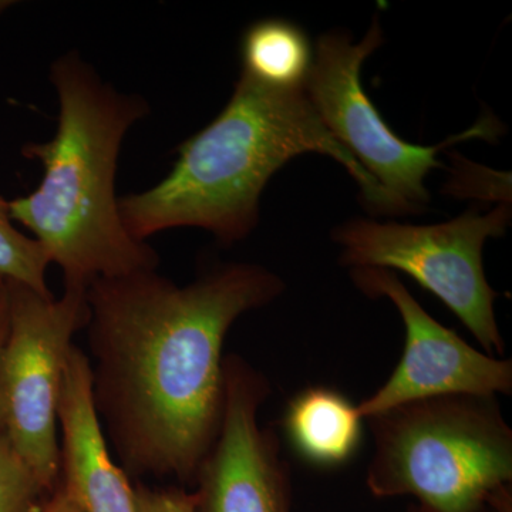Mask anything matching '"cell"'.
I'll use <instances>...</instances> for the list:
<instances>
[{
	"instance_id": "obj_1",
	"label": "cell",
	"mask_w": 512,
	"mask_h": 512,
	"mask_svg": "<svg viewBox=\"0 0 512 512\" xmlns=\"http://www.w3.org/2000/svg\"><path fill=\"white\" fill-rule=\"evenodd\" d=\"M284 291L254 264L215 266L185 286L141 271L87 288L93 406L128 478L192 490L224 419L229 329Z\"/></svg>"
},
{
	"instance_id": "obj_2",
	"label": "cell",
	"mask_w": 512,
	"mask_h": 512,
	"mask_svg": "<svg viewBox=\"0 0 512 512\" xmlns=\"http://www.w3.org/2000/svg\"><path fill=\"white\" fill-rule=\"evenodd\" d=\"M306 153L338 161L370 210L393 215L380 185L320 121L305 87L268 89L241 74L224 110L178 147L171 173L119 198L121 222L141 242L168 229L201 228L229 247L258 225L259 201L272 175Z\"/></svg>"
},
{
	"instance_id": "obj_3",
	"label": "cell",
	"mask_w": 512,
	"mask_h": 512,
	"mask_svg": "<svg viewBox=\"0 0 512 512\" xmlns=\"http://www.w3.org/2000/svg\"><path fill=\"white\" fill-rule=\"evenodd\" d=\"M49 77L59 99L56 134L22 147L43 178L32 194L8 201L10 218L62 268L64 285L87 289L97 279L157 271L160 255L128 234L116 195L121 144L150 106L104 82L76 50L56 59Z\"/></svg>"
},
{
	"instance_id": "obj_4",
	"label": "cell",
	"mask_w": 512,
	"mask_h": 512,
	"mask_svg": "<svg viewBox=\"0 0 512 512\" xmlns=\"http://www.w3.org/2000/svg\"><path fill=\"white\" fill-rule=\"evenodd\" d=\"M365 423L373 497H414L431 512H512V429L498 397H430Z\"/></svg>"
},
{
	"instance_id": "obj_5",
	"label": "cell",
	"mask_w": 512,
	"mask_h": 512,
	"mask_svg": "<svg viewBox=\"0 0 512 512\" xmlns=\"http://www.w3.org/2000/svg\"><path fill=\"white\" fill-rule=\"evenodd\" d=\"M9 330L0 352V433L55 493L62 480L59 410L73 338L89 323L87 289L64 285L62 298L2 279Z\"/></svg>"
},
{
	"instance_id": "obj_6",
	"label": "cell",
	"mask_w": 512,
	"mask_h": 512,
	"mask_svg": "<svg viewBox=\"0 0 512 512\" xmlns=\"http://www.w3.org/2000/svg\"><path fill=\"white\" fill-rule=\"evenodd\" d=\"M510 207L488 214L464 212L436 225L350 221L336 229L342 247L340 264L349 269L402 271L450 309L487 355L503 356L505 343L494 303L500 293L488 284L483 251L490 238L503 237L510 225Z\"/></svg>"
},
{
	"instance_id": "obj_7",
	"label": "cell",
	"mask_w": 512,
	"mask_h": 512,
	"mask_svg": "<svg viewBox=\"0 0 512 512\" xmlns=\"http://www.w3.org/2000/svg\"><path fill=\"white\" fill-rule=\"evenodd\" d=\"M379 19L359 43L345 32H330L316 43L305 93L320 121L372 175L390 202L393 215L416 214L430 202L427 175L441 168V151L470 138L494 140L497 123L484 119L437 146L407 143L387 126L362 84L363 63L383 45Z\"/></svg>"
},
{
	"instance_id": "obj_8",
	"label": "cell",
	"mask_w": 512,
	"mask_h": 512,
	"mask_svg": "<svg viewBox=\"0 0 512 512\" xmlns=\"http://www.w3.org/2000/svg\"><path fill=\"white\" fill-rule=\"evenodd\" d=\"M220 436L195 478L194 512H295L292 477L272 427L259 423L271 383L244 357L224 359Z\"/></svg>"
},
{
	"instance_id": "obj_9",
	"label": "cell",
	"mask_w": 512,
	"mask_h": 512,
	"mask_svg": "<svg viewBox=\"0 0 512 512\" xmlns=\"http://www.w3.org/2000/svg\"><path fill=\"white\" fill-rule=\"evenodd\" d=\"M353 284L369 298H387L403 320L404 348L389 379L357 404L363 420L400 404L450 396L512 393V362L468 345L454 330L424 311L396 272L382 268L350 269Z\"/></svg>"
},
{
	"instance_id": "obj_10",
	"label": "cell",
	"mask_w": 512,
	"mask_h": 512,
	"mask_svg": "<svg viewBox=\"0 0 512 512\" xmlns=\"http://www.w3.org/2000/svg\"><path fill=\"white\" fill-rule=\"evenodd\" d=\"M57 419L60 481L83 512H137L133 484L110 453L94 410L89 356L76 345L64 367Z\"/></svg>"
},
{
	"instance_id": "obj_11",
	"label": "cell",
	"mask_w": 512,
	"mask_h": 512,
	"mask_svg": "<svg viewBox=\"0 0 512 512\" xmlns=\"http://www.w3.org/2000/svg\"><path fill=\"white\" fill-rule=\"evenodd\" d=\"M365 420L339 390L311 386L286 404L282 430L301 460L322 470L348 464L359 451Z\"/></svg>"
},
{
	"instance_id": "obj_12",
	"label": "cell",
	"mask_w": 512,
	"mask_h": 512,
	"mask_svg": "<svg viewBox=\"0 0 512 512\" xmlns=\"http://www.w3.org/2000/svg\"><path fill=\"white\" fill-rule=\"evenodd\" d=\"M242 73L274 90H301L315 52L308 35L285 19H262L249 26L241 42Z\"/></svg>"
},
{
	"instance_id": "obj_13",
	"label": "cell",
	"mask_w": 512,
	"mask_h": 512,
	"mask_svg": "<svg viewBox=\"0 0 512 512\" xmlns=\"http://www.w3.org/2000/svg\"><path fill=\"white\" fill-rule=\"evenodd\" d=\"M52 264L43 245L13 224L8 200L0 197V279L20 282L43 296H53L46 282Z\"/></svg>"
},
{
	"instance_id": "obj_14",
	"label": "cell",
	"mask_w": 512,
	"mask_h": 512,
	"mask_svg": "<svg viewBox=\"0 0 512 512\" xmlns=\"http://www.w3.org/2000/svg\"><path fill=\"white\" fill-rule=\"evenodd\" d=\"M52 495L0 433V512H43Z\"/></svg>"
},
{
	"instance_id": "obj_15",
	"label": "cell",
	"mask_w": 512,
	"mask_h": 512,
	"mask_svg": "<svg viewBox=\"0 0 512 512\" xmlns=\"http://www.w3.org/2000/svg\"><path fill=\"white\" fill-rule=\"evenodd\" d=\"M137 512H194V491L180 485L156 487L136 481L133 484Z\"/></svg>"
},
{
	"instance_id": "obj_16",
	"label": "cell",
	"mask_w": 512,
	"mask_h": 512,
	"mask_svg": "<svg viewBox=\"0 0 512 512\" xmlns=\"http://www.w3.org/2000/svg\"><path fill=\"white\" fill-rule=\"evenodd\" d=\"M43 512H83L74 495L60 481Z\"/></svg>"
},
{
	"instance_id": "obj_17",
	"label": "cell",
	"mask_w": 512,
	"mask_h": 512,
	"mask_svg": "<svg viewBox=\"0 0 512 512\" xmlns=\"http://www.w3.org/2000/svg\"><path fill=\"white\" fill-rule=\"evenodd\" d=\"M9 330V306L8 296H6L5 285L0 279V352L5 345L6 336Z\"/></svg>"
},
{
	"instance_id": "obj_18",
	"label": "cell",
	"mask_w": 512,
	"mask_h": 512,
	"mask_svg": "<svg viewBox=\"0 0 512 512\" xmlns=\"http://www.w3.org/2000/svg\"><path fill=\"white\" fill-rule=\"evenodd\" d=\"M404 512H431L429 510H424V508L419 507V505H410ZM485 512H494V511H485Z\"/></svg>"
},
{
	"instance_id": "obj_19",
	"label": "cell",
	"mask_w": 512,
	"mask_h": 512,
	"mask_svg": "<svg viewBox=\"0 0 512 512\" xmlns=\"http://www.w3.org/2000/svg\"><path fill=\"white\" fill-rule=\"evenodd\" d=\"M12 5L13 2H3V0H0V15H2V13L5 12L6 9H9Z\"/></svg>"
}]
</instances>
